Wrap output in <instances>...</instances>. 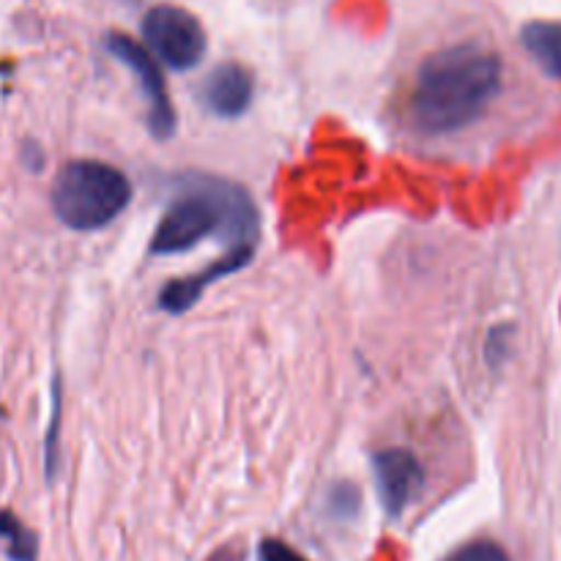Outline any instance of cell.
<instances>
[{
	"mask_svg": "<svg viewBox=\"0 0 561 561\" xmlns=\"http://www.w3.org/2000/svg\"><path fill=\"white\" fill-rule=\"evenodd\" d=\"M502 91V58L482 44L427 55L411 91V121L422 135H453L474 124Z\"/></svg>",
	"mask_w": 561,
	"mask_h": 561,
	"instance_id": "6da1fadb",
	"label": "cell"
},
{
	"mask_svg": "<svg viewBox=\"0 0 561 561\" xmlns=\"http://www.w3.org/2000/svg\"><path fill=\"white\" fill-rule=\"evenodd\" d=\"M261 214L244 186L219 175L190 173L164 208L151 236V255H181L206 239H222L230 250L255 247Z\"/></svg>",
	"mask_w": 561,
	"mask_h": 561,
	"instance_id": "7a4b0ae2",
	"label": "cell"
},
{
	"mask_svg": "<svg viewBox=\"0 0 561 561\" xmlns=\"http://www.w3.org/2000/svg\"><path fill=\"white\" fill-rule=\"evenodd\" d=\"M131 184L115 164L75 159L53 181V211L66 228L99 230L129 206Z\"/></svg>",
	"mask_w": 561,
	"mask_h": 561,
	"instance_id": "3957f363",
	"label": "cell"
},
{
	"mask_svg": "<svg viewBox=\"0 0 561 561\" xmlns=\"http://www.w3.org/2000/svg\"><path fill=\"white\" fill-rule=\"evenodd\" d=\"M142 38L146 47L175 71H186L201 64L208 47L201 20L181 5L168 3L153 5L142 16Z\"/></svg>",
	"mask_w": 561,
	"mask_h": 561,
	"instance_id": "277c9868",
	"label": "cell"
},
{
	"mask_svg": "<svg viewBox=\"0 0 561 561\" xmlns=\"http://www.w3.org/2000/svg\"><path fill=\"white\" fill-rule=\"evenodd\" d=\"M104 47L113 53L115 60L126 66L129 71H135V77L140 80L142 96L148 102V129L157 140H170L175 135V107L173 99H170L168 85H164L162 69L157 64V55L148 47H142L137 38L126 36V33H110L104 38Z\"/></svg>",
	"mask_w": 561,
	"mask_h": 561,
	"instance_id": "5b68a950",
	"label": "cell"
},
{
	"mask_svg": "<svg viewBox=\"0 0 561 561\" xmlns=\"http://www.w3.org/2000/svg\"><path fill=\"white\" fill-rule=\"evenodd\" d=\"M373 474H376L378 499L383 504V513L392 520L409 510V504L420 496L425 485V469L420 458L409 449H381L373 455Z\"/></svg>",
	"mask_w": 561,
	"mask_h": 561,
	"instance_id": "8992f818",
	"label": "cell"
},
{
	"mask_svg": "<svg viewBox=\"0 0 561 561\" xmlns=\"http://www.w3.org/2000/svg\"><path fill=\"white\" fill-rule=\"evenodd\" d=\"M252 257H255V247H241V250H228L217 263H211L208 268H203L201 274H192V277H179L170 279L162 290H159V310L168 312V316H184L186 310L197 305L203 294L211 288L219 279L230 277V274L241 272L244 266H250Z\"/></svg>",
	"mask_w": 561,
	"mask_h": 561,
	"instance_id": "52a82bcc",
	"label": "cell"
},
{
	"mask_svg": "<svg viewBox=\"0 0 561 561\" xmlns=\"http://www.w3.org/2000/svg\"><path fill=\"white\" fill-rule=\"evenodd\" d=\"M255 96V77L247 66L228 60L219 64L211 75L203 80L201 99L219 118H239L247 113Z\"/></svg>",
	"mask_w": 561,
	"mask_h": 561,
	"instance_id": "ba28073f",
	"label": "cell"
},
{
	"mask_svg": "<svg viewBox=\"0 0 561 561\" xmlns=\"http://www.w3.org/2000/svg\"><path fill=\"white\" fill-rule=\"evenodd\" d=\"M520 44L548 77L561 80V22H526L524 31H520Z\"/></svg>",
	"mask_w": 561,
	"mask_h": 561,
	"instance_id": "9c48e42d",
	"label": "cell"
},
{
	"mask_svg": "<svg viewBox=\"0 0 561 561\" xmlns=\"http://www.w3.org/2000/svg\"><path fill=\"white\" fill-rule=\"evenodd\" d=\"M0 540L9 542L11 561H36L38 542L31 529L20 524L11 513L0 510Z\"/></svg>",
	"mask_w": 561,
	"mask_h": 561,
	"instance_id": "30bf717a",
	"label": "cell"
},
{
	"mask_svg": "<svg viewBox=\"0 0 561 561\" xmlns=\"http://www.w3.org/2000/svg\"><path fill=\"white\" fill-rule=\"evenodd\" d=\"M444 561H510V553L493 540H474L449 553Z\"/></svg>",
	"mask_w": 561,
	"mask_h": 561,
	"instance_id": "8fae6325",
	"label": "cell"
},
{
	"mask_svg": "<svg viewBox=\"0 0 561 561\" xmlns=\"http://www.w3.org/2000/svg\"><path fill=\"white\" fill-rule=\"evenodd\" d=\"M359 504H362L359 491H356V485H348V482L334 485L332 493H329V510H332L334 515H340V518H351V515H356Z\"/></svg>",
	"mask_w": 561,
	"mask_h": 561,
	"instance_id": "7c38bea8",
	"label": "cell"
},
{
	"mask_svg": "<svg viewBox=\"0 0 561 561\" xmlns=\"http://www.w3.org/2000/svg\"><path fill=\"white\" fill-rule=\"evenodd\" d=\"M257 561H310L301 557L294 546L283 540H274V537H266V540L257 546Z\"/></svg>",
	"mask_w": 561,
	"mask_h": 561,
	"instance_id": "4fadbf2b",
	"label": "cell"
}]
</instances>
